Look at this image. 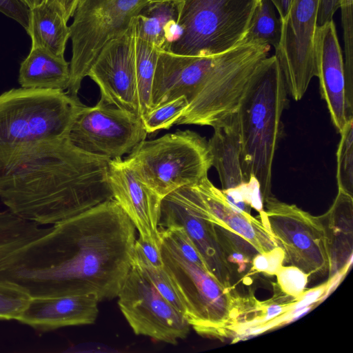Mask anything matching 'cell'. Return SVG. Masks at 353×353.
<instances>
[{
    "instance_id": "obj_1",
    "label": "cell",
    "mask_w": 353,
    "mask_h": 353,
    "mask_svg": "<svg viewBox=\"0 0 353 353\" xmlns=\"http://www.w3.org/2000/svg\"><path fill=\"white\" fill-rule=\"evenodd\" d=\"M135 226L114 199L52 225L0 264V281L30 297H117L132 267Z\"/></svg>"
},
{
    "instance_id": "obj_2",
    "label": "cell",
    "mask_w": 353,
    "mask_h": 353,
    "mask_svg": "<svg viewBox=\"0 0 353 353\" xmlns=\"http://www.w3.org/2000/svg\"><path fill=\"white\" fill-rule=\"evenodd\" d=\"M110 159L68 137L0 148V200L39 225H54L113 198Z\"/></svg>"
},
{
    "instance_id": "obj_3",
    "label": "cell",
    "mask_w": 353,
    "mask_h": 353,
    "mask_svg": "<svg viewBox=\"0 0 353 353\" xmlns=\"http://www.w3.org/2000/svg\"><path fill=\"white\" fill-rule=\"evenodd\" d=\"M287 94L275 56L266 57L254 72L236 110L243 179L245 183L257 182L263 200L272 195V165L282 136Z\"/></svg>"
},
{
    "instance_id": "obj_4",
    "label": "cell",
    "mask_w": 353,
    "mask_h": 353,
    "mask_svg": "<svg viewBox=\"0 0 353 353\" xmlns=\"http://www.w3.org/2000/svg\"><path fill=\"white\" fill-rule=\"evenodd\" d=\"M159 236L164 269L190 325L203 336L221 341L234 338L250 296H241L207 268L183 257L163 235Z\"/></svg>"
},
{
    "instance_id": "obj_5",
    "label": "cell",
    "mask_w": 353,
    "mask_h": 353,
    "mask_svg": "<svg viewBox=\"0 0 353 353\" xmlns=\"http://www.w3.org/2000/svg\"><path fill=\"white\" fill-rule=\"evenodd\" d=\"M124 161L162 199L208 177L212 166L208 141L188 130L166 134L154 140L145 139Z\"/></svg>"
},
{
    "instance_id": "obj_6",
    "label": "cell",
    "mask_w": 353,
    "mask_h": 353,
    "mask_svg": "<svg viewBox=\"0 0 353 353\" xmlns=\"http://www.w3.org/2000/svg\"><path fill=\"white\" fill-rule=\"evenodd\" d=\"M84 106L61 90L6 91L0 94V148L66 137Z\"/></svg>"
},
{
    "instance_id": "obj_7",
    "label": "cell",
    "mask_w": 353,
    "mask_h": 353,
    "mask_svg": "<svg viewBox=\"0 0 353 353\" xmlns=\"http://www.w3.org/2000/svg\"><path fill=\"white\" fill-rule=\"evenodd\" d=\"M270 46L240 43L214 55L213 63L176 125L212 127L237 110L241 99Z\"/></svg>"
},
{
    "instance_id": "obj_8",
    "label": "cell",
    "mask_w": 353,
    "mask_h": 353,
    "mask_svg": "<svg viewBox=\"0 0 353 353\" xmlns=\"http://www.w3.org/2000/svg\"><path fill=\"white\" fill-rule=\"evenodd\" d=\"M260 0H185L179 23L181 37L169 52L211 56L239 45Z\"/></svg>"
},
{
    "instance_id": "obj_9",
    "label": "cell",
    "mask_w": 353,
    "mask_h": 353,
    "mask_svg": "<svg viewBox=\"0 0 353 353\" xmlns=\"http://www.w3.org/2000/svg\"><path fill=\"white\" fill-rule=\"evenodd\" d=\"M150 0H80L69 26L72 41L67 93L78 97L83 79L103 47L127 32Z\"/></svg>"
},
{
    "instance_id": "obj_10",
    "label": "cell",
    "mask_w": 353,
    "mask_h": 353,
    "mask_svg": "<svg viewBox=\"0 0 353 353\" xmlns=\"http://www.w3.org/2000/svg\"><path fill=\"white\" fill-rule=\"evenodd\" d=\"M263 201L268 223L284 252V261L309 276L330 274L334 265L330 241L321 216H313L272 195Z\"/></svg>"
},
{
    "instance_id": "obj_11",
    "label": "cell",
    "mask_w": 353,
    "mask_h": 353,
    "mask_svg": "<svg viewBox=\"0 0 353 353\" xmlns=\"http://www.w3.org/2000/svg\"><path fill=\"white\" fill-rule=\"evenodd\" d=\"M117 297L120 310L136 334L176 345L189 333L185 316L136 267L132 265Z\"/></svg>"
},
{
    "instance_id": "obj_12",
    "label": "cell",
    "mask_w": 353,
    "mask_h": 353,
    "mask_svg": "<svg viewBox=\"0 0 353 353\" xmlns=\"http://www.w3.org/2000/svg\"><path fill=\"white\" fill-rule=\"evenodd\" d=\"M147 134L139 117L99 100L81 109L68 137L85 152L112 159L130 153Z\"/></svg>"
},
{
    "instance_id": "obj_13",
    "label": "cell",
    "mask_w": 353,
    "mask_h": 353,
    "mask_svg": "<svg viewBox=\"0 0 353 353\" xmlns=\"http://www.w3.org/2000/svg\"><path fill=\"white\" fill-rule=\"evenodd\" d=\"M320 0H294L282 22L275 57L288 93L294 101L305 95L316 77L314 36Z\"/></svg>"
},
{
    "instance_id": "obj_14",
    "label": "cell",
    "mask_w": 353,
    "mask_h": 353,
    "mask_svg": "<svg viewBox=\"0 0 353 353\" xmlns=\"http://www.w3.org/2000/svg\"><path fill=\"white\" fill-rule=\"evenodd\" d=\"M182 193L194 212L215 226L226 230L247 241L258 253L279 246L265 212L254 217L232 205L223 191L205 177L196 184L184 186Z\"/></svg>"
},
{
    "instance_id": "obj_15",
    "label": "cell",
    "mask_w": 353,
    "mask_h": 353,
    "mask_svg": "<svg viewBox=\"0 0 353 353\" xmlns=\"http://www.w3.org/2000/svg\"><path fill=\"white\" fill-rule=\"evenodd\" d=\"M134 21L129 30L102 49L88 76L105 103L140 116L134 55Z\"/></svg>"
},
{
    "instance_id": "obj_16",
    "label": "cell",
    "mask_w": 353,
    "mask_h": 353,
    "mask_svg": "<svg viewBox=\"0 0 353 353\" xmlns=\"http://www.w3.org/2000/svg\"><path fill=\"white\" fill-rule=\"evenodd\" d=\"M108 179L113 198L132 221L139 236L160 246L159 225L163 199L121 157L110 159Z\"/></svg>"
},
{
    "instance_id": "obj_17",
    "label": "cell",
    "mask_w": 353,
    "mask_h": 353,
    "mask_svg": "<svg viewBox=\"0 0 353 353\" xmlns=\"http://www.w3.org/2000/svg\"><path fill=\"white\" fill-rule=\"evenodd\" d=\"M182 227L204 259L210 272L224 285L232 287V269L219 243L215 225L199 217L180 189L161 201L159 228Z\"/></svg>"
},
{
    "instance_id": "obj_18",
    "label": "cell",
    "mask_w": 353,
    "mask_h": 353,
    "mask_svg": "<svg viewBox=\"0 0 353 353\" xmlns=\"http://www.w3.org/2000/svg\"><path fill=\"white\" fill-rule=\"evenodd\" d=\"M316 77L330 118L339 132L347 119L344 59L333 19L316 26L314 36Z\"/></svg>"
},
{
    "instance_id": "obj_19",
    "label": "cell",
    "mask_w": 353,
    "mask_h": 353,
    "mask_svg": "<svg viewBox=\"0 0 353 353\" xmlns=\"http://www.w3.org/2000/svg\"><path fill=\"white\" fill-rule=\"evenodd\" d=\"M214 55L185 56L159 51L151 90V109L182 96L190 103Z\"/></svg>"
},
{
    "instance_id": "obj_20",
    "label": "cell",
    "mask_w": 353,
    "mask_h": 353,
    "mask_svg": "<svg viewBox=\"0 0 353 353\" xmlns=\"http://www.w3.org/2000/svg\"><path fill=\"white\" fill-rule=\"evenodd\" d=\"M99 302L93 294L30 297L17 321L41 332L92 324Z\"/></svg>"
},
{
    "instance_id": "obj_21",
    "label": "cell",
    "mask_w": 353,
    "mask_h": 353,
    "mask_svg": "<svg viewBox=\"0 0 353 353\" xmlns=\"http://www.w3.org/2000/svg\"><path fill=\"white\" fill-rule=\"evenodd\" d=\"M208 141L214 166L219 174L222 191L241 190L246 193L241 165V141L236 111L218 121ZM247 194V193H246Z\"/></svg>"
},
{
    "instance_id": "obj_22",
    "label": "cell",
    "mask_w": 353,
    "mask_h": 353,
    "mask_svg": "<svg viewBox=\"0 0 353 353\" xmlns=\"http://www.w3.org/2000/svg\"><path fill=\"white\" fill-rule=\"evenodd\" d=\"M182 3L148 2L134 19L136 35L159 51L168 52L182 34L179 18Z\"/></svg>"
},
{
    "instance_id": "obj_23",
    "label": "cell",
    "mask_w": 353,
    "mask_h": 353,
    "mask_svg": "<svg viewBox=\"0 0 353 353\" xmlns=\"http://www.w3.org/2000/svg\"><path fill=\"white\" fill-rule=\"evenodd\" d=\"M70 63L46 50L31 47L21 63L19 83L21 88L64 91L70 83Z\"/></svg>"
},
{
    "instance_id": "obj_24",
    "label": "cell",
    "mask_w": 353,
    "mask_h": 353,
    "mask_svg": "<svg viewBox=\"0 0 353 353\" xmlns=\"http://www.w3.org/2000/svg\"><path fill=\"white\" fill-rule=\"evenodd\" d=\"M67 23L56 8L44 1L30 8L28 27L26 31L31 38V47L41 48L54 56L64 57L70 37Z\"/></svg>"
},
{
    "instance_id": "obj_25",
    "label": "cell",
    "mask_w": 353,
    "mask_h": 353,
    "mask_svg": "<svg viewBox=\"0 0 353 353\" xmlns=\"http://www.w3.org/2000/svg\"><path fill=\"white\" fill-rule=\"evenodd\" d=\"M43 228L10 210L0 212V264L16 252L47 234Z\"/></svg>"
},
{
    "instance_id": "obj_26",
    "label": "cell",
    "mask_w": 353,
    "mask_h": 353,
    "mask_svg": "<svg viewBox=\"0 0 353 353\" xmlns=\"http://www.w3.org/2000/svg\"><path fill=\"white\" fill-rule=\"evenodd\" d=\"M270 0H260L250 19L241 43L279 47L282 32V22L275 13Z\"/></svg>"
},
{
    "instance_id": "obj_27",
    "label": "cell",
    "mask_w": 353,
    "mask_h": 353,
    "mask_svg": "<svg viewBox=\"0 0 353 353\" xmlns=\"http://www.w3.org/2000/svg\"><path fill=\"white\" fill-rule=\"evenodd\" d=\"M159 52L139 38L134 30V55L141 119L151 109V90Z\"/></svg>"
},
{
    "instance_id": "obj_28",
    "label": "cell",
    "mask_w": 353,
    "mask_h": 353,
    "mask_svg": "<svg viewBox=\"0 0 353 353\" xmlns=\"http://www.w3.org/2000/svg\"><path fill=\"white\" fill-rule=\"evenodd\" d=\"M353 0H341L345 50V103L347 117L353 116Z\"/></svg>"
},
{
    "instance_id": "obj_29",
    "label": "cell",
    "mask_w": 353,
    "mask_h": 353,
    "mask_svg": "<svg viewBox=\"0 0 353 353\" xmlns=\"http://www.w3.org/2000/svg\"><path fill=\"white\" fill-rule=\"evenodd\" d=\"M341 139L336 152L338 188L353 193V119L347 121L339 132Z\"/></svg>"
},
{
    "instance_id": "obj_30",
    "label": "cell",
    "mask_w": 353,
    "mask_h": 353,
    "mask_svg": "<svg viewBox=\"0 0 353 353\" xmlns=\"http://www.w3.org/2000/svg\"><path fill=\"white\" fill-rule=\"evenodd\" d=\"M189 102L182 96L149 110L142 118L147 133L169 129L187 109Z\"/></svg>"
},
{
    "instance_id": "obj_31",
    "label": "cell",
    "mask_w": 353,
    "mask_h": 353,
    "mask_svg": "<svg viewBox=\"0 0 353 353\" xmlns=\"http://www.w3.org/2000/svg\"><path fill=\"white\" fill-rule=\"evenodd\" d=\"M215 228L219 243L228 261L237 265L239 272L243 271L255 255L252 252H257L240 236L217 226Z\"/></svg>"
},
{
    "instance_id": "obj_32",
    "label": "cell",
    "mask_w": 353,
    "mask_h": 353,
    "mask_svg": "<svg viewBox=\"0 0 353 353\" xmlns=\"http://www.w3.org/2000/svg\"><path fill=\"white\" fill-rule=\"evenodd\" d=\"M132 265L138 268L153 284L159 292L185 316L183 304L164 267L155 268L143 261L132 257Z\"/></svg>"
},
{
    "instance_id": "obj_33",
    "label": "cell",
    "mask_w": 353,
    "mask_h": 353,
    "mask_svg": "<svg viewBox=\"0 0 353 353\" xmlns=\"http://www.w3.org/2000/svg\"><path fill=\"white\" fill-rule=\"evenodd\" d=\"M30 296L19 287L0 281V320H17Z\"/></svg>"
},
{
    "instance_id": "obj_34",
    "label": "cell",
    "mask_w": 353,
    "mask_h": 353,
    "mask_svg": "<svg viewBox=\"0 0 353 353\" xmlns=\"http://www.w3.org/2000/svg\"><path fill=\"white\" fill-rule=\"evenodd\" d=\"M281 292L297 298L305 290L309 276L293 265H283L275 275Z\"/></svg>"
},
{
    "instance_id": "obj_35",
    "label": "cell",
    "mask_w": 353,
    "mask_h": 353,
    "mask_svg": "<svg viewBox=\"0 0 353 353\" xmlns=\"http://www.w3.org/2000/svg\"><path fill=\"white\" fill-rule=\"evenodd\" d=\"M284 258V252L279 246L264 253H257L252 260V270L274 276L283 265Z\"/></svg>"
},
{
    "instance_id": "obj_36",
    "label": "cell",
    "mask_w": 353,
    "mask_h": 353,
    "mask_svg": "<svg viewBox=\"0 0 353 353\" xmlns=\"http://www.w3.org/2000/svg\"><path fill=\"white\" fill-rule=\"evenodd\" d=\"M132 257L149 263L155 268H163L160 246L142 239H136Z\"/></svg>"
},
{
    "instance_id": "obj_37",
    "label": "cell",
    "mask_w": 353,
    "mask_h": 353,
    "mask_svg": "<svg viewBox=\"0 0 353 353\" xmlns=\"http://www.w3.org/2000/svg\"><path fill=\"white\" fill-rule=\"evenodd\" d=\"M0 12L12 19L27 30L30 8L23 0H0Z\"/></svg>"
},
{
    "instance_id": "obj_38",
    "label": "cell",
    "mask_w": 353,
    "mask_h": 353,
    "mask_svg": "<svg viewBox=\"0 0 353 353\" xmlns=\"http://www.w3.org/2000/svg\"><path fill=\"white\" fill-rule=\"evenodd\" d=\"M341 0H320L316 26L323 25L333 19L336 11L340 8Z\"/></svg>"
},
{
    "instance_id": "obj_39",
    "label": "cell",
    "mask_w": 353,
    "mask_h": 353,
    "mask_svg": "<svg viewBox=\"0 0 353 353\" xmlns=\"http://www.w3.org/2000/svg\"><path fill=\"white\" fill-rule=\"evenodd\" d=\"M80 0H45L44 2L56 8L68 22L72 17Z\"/></svg>"
},
{
    "instance_id": "obj_40",
    "label": "cell",
    "mask_w": 353,
    "mask_h": 353,
    "mask_svg": "<svg viewBox=\"0 0 353 353\" xmlns=\"http://www.w3.org/2000/svg\"><path fill=\"white\" fill-rule=\"evenodd\" d=\"M276 8L281 21L288 15L294 0H270Z\"/></svg>"
},
{
    "instance_id": "obj_41",
    "label": "cell",
    "mask_w": 353,
    "mask_h": 353,
    "mask_svg": "<svg viewBox=\"0 0 353 353\" xmlns=\"http://www.w3.org/2000/svg\"><path fill=\"white\" fill-rule=\"evenodd\" d=\"M30 8L41 4L45 0H23Z\"/></svg>"
},
{
    "instance_id": "obj_42",
    "label": "cell",
    "mask_w": 353,
    "mask_h": 353,
    "mask_svg": "<svg viewBox=\"0 0 353 353\" xmlns=\"http://www.w3.org/2000/svg\"><path fill=\"white\" fill-rule=\"evenodd\" d=\"M176 1V2H179V3H183L185 0H150V1Z\"/></svg>"
}]
</instances>
